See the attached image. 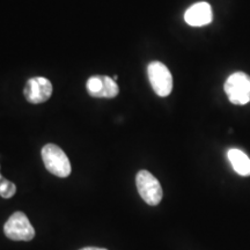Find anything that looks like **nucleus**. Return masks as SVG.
Listing matches in <instances>:
<instances>
[{
  "label": "nucleus",
  "instance_id": "obj_1",
  "mask_svg": "<svg viewBox=\"0 0 250 250\" xmlns=\"http://www.w3.org/2000/svg\"><path fill=\"white\" fill-rule=\"evenodd\" d=\"M41 154L48 171L62 179L70 176L72 171L70 160L61 147L55 144H48L42 148Z\"/></svg>",
  "mask_w": 250,
  "mask_h": 250
},
{
  "label": "nucleus",
  "instance_id": "obj_2",
  "mask_svg": "<svg viewBox=\"0 0 250 250\" xmlns=\"http://www.w3.org/2000/svg\"><path fill=\"white\" fill-rule=\"evenodd\" d=\"M225 93L233 104L245 105L249 103L250 77L243 72H235L230 74L225 83Z\"/></svg>",
  "mask_w": 250,
  "mask_h": 250
},
{
  "label": "nucleus",
  "instance_id": "obj_3",
  "mask_svg": "<svg viewBox=\"0 0 250 250\" xmlns=\"http://www.w3.org/2000/svg\"><path fill=\"white\" fill-rule=\"evenodd\" d=\"M4 233L13 241H31L35 237V229L23 212H15L4 225Z\"/></svg>",
  "mask_w": 250,
  "mask_h": 250
},
{
  "label": "nucleus",
  "instance_id": "obj_4",
  "mask_svg": "<svg viewBox=\"0 0 250 250\" xmlns=\"http://www.w3.org/2000/svg\"><path fill=\"white\" fill-rule=\"evenodd\" d=\"M149 83L156 95L166 98L173 90V77L170 71L160 62H152L147 66Z\"/></svg>",
  "mask_w": 250,
  "mask_h": 250
},
{
  "label": "nucleus",
  "instance_id": "obj_5",
  "mask_svg": "<svg viewBox=\"0 0 250 250\" xmlns=\"http://www.w3.org/2000/svg\"><path fill=\"white\" fill-rule=\"evenodd\" d=\"M137 189L144 202L148 205L155 206L161 202L162 192L161 184L158 179L147 170H140L136 177Z\"/></svg>",
  "mask_w": 250,
  "mask_h": 250
},
{
  "label": "nucleus",
  "instance_id": "obj_6",
  "mask_svg": "<svg viewBox=\"0 0 250 250\" xmlns=\"http://www.w3.org/2000/svg\"><path fill=\"white\" fill-rule=\"evenodd\" d=\"M52 90H54V87L50 80L43 77H35L27 81L23 89V95L29 103L39 104V103L46 102L51 98Z\"/></svg>",
  "mask_w": 250,
  "mask_h": 250
},
{
  "label": "nucleus",
  "instance_id": "obj_7",
  "mask_svg": "<svg viewBox=\"0 0 250 250\" xmlns=\"http://www.w3.org/2000/svg\"><path fill=\"white\" fill-rule=\"evenodd\" d=\"M87 92L93 98L114 99L120 93L117 83L108 76H93L87 80Z\"/></svg>",
  "mask_w": 250,
  "mask_h": 250
},
{
  "label": "nucleus",
  "instance_id": "obj_8",
  "mask_svg": "<svg viewBox=\"0 0 250 250\" xmlns=\"http://www.w3.org/2000/svg\"><path fill=\"white\" fill-rule=\"evenodd\" d=\"M184 20L191 27H203L213 20V12L208 2L202 1L190 6L184 14Z\"/></svg>",
  "mask_w": 250,
  "mask_h": 250
},
{
  "label": "nucleus",
  "instance_id": "obj_9",
  "mask_svg": "<svg viewBox=\"0 0 250 250\" xmlns=\"http://www.w3.org/2000/svg\"><path fill=\"white\" fill-rule=\"evenodd\" d=\"M227 156L237 174L241 176H250V159L245 152L241 149L232 148L228 151Z\"/></svg>",
  "mask_w": 250,
  "mask_h": 250
},
{
  "label": "nucleus",
  "instance_id": "obj_10",
  "mask_svg": "<svg viewBox=\"0 0 250 250\" xmlns=\"http://www.w3.org/2000/svg\"><path fill=\"white\" fill-rule=\"evenodd\" d=\"M17 192V187H15L14 183L9 182L8 180H6L2 177L0 180V196L2 198H11L13 197Z\"/></svg>",
  "mask_w": 250,
  "mask_h": 250
},
{
  "label": "nucleus",
  "instance_id": "obj_11",
  "mask_svg": "<svg viewBox=\"0 0 250 250\" xmlns=\"http://www.w3.org/2000/svg\"><path fill=\"white\" fill-rule=\"evenodd\" d=\"M80 250H108V249H104V248H96V247H87V248H83Z\"/></svg>",
  "mask_w": 250,
  "mask_h": 250
},
{
  "label": "nucleus",
  "instance_id": "obj_12",
  "mask_svg": "<svg viewBox=\"0 0 250 250\" xmlns=\"http://www.w3.org/2000/svg\"><path fill=\"white\" fill-rule=\"evenodd\" d=\"M112 79H114L115 81H116V80L118 79V77H117V76H114V77H112Z\"/></svg>",
  "mask_w": 250,
  "mask_h": 250
}]
</instances>
